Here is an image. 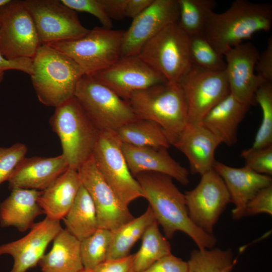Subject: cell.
<instances>
[{
	"label": "cell",
	"mask_w": 272,
	"mask_h": 272,
	"mask_svg": "<svg viewBox=\"0 0 272 272\" xmlns=\"http://www.w3.org/2000/svg\"><path fill=\"white\" fill-rule=\"evenodd\" d=\"M134 178L149 203L156 221L163 228L165 237L172 238L177 231L187 235L198 249L214 248L217 239L196 226L190 219L184 194L176 187L171 177L160 173L145 172Z\"/></svg>",
	"instance_id": "6da1fadb"
},
{
	"label": "cell",
	"mask_w": 272,
	"mask_h": 272,
	"mask_svg": "<svg viewBox=\"0 0 272 272\" xmlns=\"http://www.w3.org/2000/svg\"><path fill=\"white\" fill-rule=\"evenodd\" d=\"M272 26V6L247 0H236L225 12H213L202 35L220 53Z\"/></svg>",
	"instance_id": "7a4b0ae2"
},
{
	"label": "cell",
	"mask_w": 272,
	"mask_h": 272,
	"mask_svg": "<svg viewBox=\"0 0 272 272\" xmlns=\"http://www.w3.org/2000/svg\"><path fill=\"white\" fill-rule=\"evenodd\" d=\"M85 75L81 68L64 54L42 44L32 58L31 80L39 101L56 107L74 97Z\"/></svg>",
	"instance_id": "3957f363"
},
{
	"label": "cell",
	"mask_w": 272,
	"mask_h": 272,
	"mask_svg": "<svg viewBox=\"0 0 272 272\" xmlns=\"http://www.w3.org/2000/svg\"><path fill=\"white\" fill-rule=\"evenodd\" d=\"M127 101L137 118L158 124L171 145L188 123L187 104L179 83L166 82L135 91Z\"/></svg>",
	"instance_id": "277c9868"
},
{
	"label": "cell",
	"mask_w": 272,
	"mask_h": 272,
	"mask_svg": "<svg viewBox=\"0 0 272 272\" xmlns=\"http://www.w3.org/2000/svg\"><path fill=\"white\" fill-rule=\"evenodd\" d=\"M55 108L50 125L69 168L78 171L92 157L100 131L75 96Z\"/></svg>",
	"instance_id": "5b68a950"
},
{
	"label": "cell",
	"mask_w": 272,
	"mask_h": 272,
	"mask_svg": "<svg viewBox=\"0 0 272 272\" xmlns=\"http://www.w3.org/2000/svg\"><path fill=\"white\" fill-rule=\"evenodd\" d=\"M124 32L123 30L96 27L80 38L47 45L71 58L85 75L93 76L121 57Z\"/></svg>",
	"instance_id": "8992f818"
},
{
	"label": "cell",
	"mask_w": 272,
	"mask_h": 272,
	"mask_svg": "<svg viewBox=\"0 0 272 272\" xmlns=\"http://www.w3.org/2000/svg\"><path fill=\"white\" fill-rule=\"evenodd\" d=\"M189 43V36L174 23L147 42L138 56L167 82L179 83L192 66Z\"/></svg>",
	"instance_id": "52a82bcc"
},
{
	"label": "cell",
	"mask_w": 272,
	"mask_h": 272,
	"mask_svg": "<svg viewBox=\"0 0 272 272\" xmlns=\"http://www.w3.org/2000/svg\"><path fill=\"white\" fill-rule=\"evenodd\" d=\"M75 97L99 131H115L137 118L127 101L92 76L81 78Z\"/></svg>",
	"instance_id": "ba28073f"
},
{
	"label": "cell",
	"mask_w": 272,
	"mask_h": 272,
	"mask_svg": "<svg viewBox=\"0 0 272 272\" xmlns=\"http://www.w3.org/2000/svg\"><path fill=\"white\" fill-rule=\"evenodd\" d=\"M115 131H100L92 158L99 173L121 202L128 207L143 197L142 188L128 167Z\"/></svg>",
	"instance_id": "9c48e42d"
},
{
	"label": "cell",
	"mask_w": 272,
	"mask_h": 272,
	"mask_svg": "<svg viewBox=\"0 0 272 272\" xmlns=\"http://www.w3.org/2000/svg\"><path fill=\"white\" fill-rule=\"evenodd\" d=\"M41 45L24 1L10 0L0 7V53L5 58L32 59Z\"/></svg>",
	"instance_id": "30bf717a"
},
{
	"label": "cell",
	"mask_w": 272,
	"mask_h": 272,
	"mask_svg": "<svg viewBox=\"0 0 272 272\" xmlns=\"http://www.w3.org/2000/svg\"><path fill=\"white\" fill-rule=\"evenodd\" d=\"M41 45L80 38L90 31L60 0H25Z\"/></svg>",
	"instance_id": "8fae6325"
},
{
	"label": "cell",
	"mask_w": 272,
	"mask_h": 272,
	"mask_svg": "<svg viewBox=\"0 0 272 272\" xmlns=\"http://www.w3.org/2000/svg\"><path fill=\"white\" fill-rule=\"evenodd\" d=\"M193 189L185 192L189 216L193 223L210 235L227 205L231 202L226 185L213 168L200 175Z\"/></svg>",
	"instance_id": "7c38bea8"
},
{
	"label": "cell",
	"mask_w": 272,
	"mask_h": 272,
	"mask_svg": "<svg viewBox=\"0 0 272 272\" xmlns=\"http://www.w3.org/2000/svg\"><path fill=\"white\" fill-rule=\"evenodd\" d=\"M179 84L187 104L188 123H199L230 94L224 71H207L192 65Z\"/></svg>",
	"instance_id": "4fadbf2b"
},
{
	"label": "cell",
	"mask_w": 272,
	"mask_h": 272,
	"mask_svg": "<svg viewBox=\"0 0 272 272\" xmlns=\"http://www.w3.org/2000/svg\"><path fill=\"white\" fill-rule=\"evenodd\" d=\"M95 206L99 228L113 231L134 218L97 170L92 157L78 170Z\"/></svg>",
	"instance_id": "5bb4252c"
},
{
	"label": "cell",
	"mask_w": 272,
	"mask_h": 272,
	"mask_svg": "<svg viewBox=\"0 0 272 272\" xmlns=\"http://www.w3.org/2000/svg\"><path fill=\"white\" fill-rule=\"evenodd\" d=\"M92 76L126 101L135 91L167 82L138 56H121Z\"/></svg>",
	"instance_id": "9a60e30c"
},
{
	"label": "cell",
	"mask_w": 272,
	"mask_h": 272,
	"mask_svg": "<svg viewBox=\"0 0 272 272\" xmlns=\"http://www.w3.org/2000/svg\"><path fill=\"white\" fill-rule=\"evenodd\" d=\"M259 53L250 42L242 43L227 49L223 54L226 62L224 70L230 93L241 102L251 106L255 103L256 91L266 82L255 74V66Z\"/></svg>",
	"instance_id": "2e32d148"
},
{
	"label": "cell",
	"mask_w": 272,
	"mask_h": 272,
	"mask_svg": "<svg viewBox=\"0 0 272 272\" xmlns=\"http://www.w3.org/2000/svg\"><path fill=\"white\" fill-rule=\"evenodd\" d=\"M178 18L177 0H153L125 30L121 56H138L147 42L167 26L177 23Z\"/></svg>",
	"instance_id": "e0dca14e"
},
{
	"label": "cell",
	"mask_w": 272,
	"mask_h": 272,
	"mask_svg": "<svg viewBox=\"0 0 272 272\" xmlns=\"http://www.w3.org/2000/svg\"><path fill=\"white\" fill-rule=\"evenodd\" d=\"M62 229L60 221L46 217L35 223L23 237L0 245V256L8 254L13 257L10 272H26L39 263L48 245Z\"/></svg>",
	"instance_id": "ac0fdd59"
},
{
	"label": "cell",
	"mask_w": 272,
	"mask_h": 272,
	"mask_svg": "<svg viewBox=\"0 0 272 272\" xmlns=\"http://www.w3.org/2000/svg\"><path fill=\"white\" fill-rule=\"evenodd\" d=\"M121 149L134 177L142 172H153L167 175L183 185L189 183V171L171 156L168 148L122 143Z\"/></svg>",
	"instance_id": "d6986e66"
},
{
	"label": "cell",
	"mask_w": 272,
	"mask_h": 272,
	"mask_svg": "<svg viewBox=\"0 0 272 272\" xmlns=\"http://www.w3.org/2000/svg\"><path fill=\"white\" fill-rule=\"evenodd\" d=\"M213 168L223 180L229 192L234 219L244 217L249 201L261 189L272 185L271 176L256 173L244 166L235 168L216 161Z\"/></svg>",
	"instance_id": "ffe728a7"
},
{
	"label": "cell",
	"mask_w": 272,
	"mask_h": 272,
	"mask_svg": "<svg viewBox=\"0 0 272 272\" xmlns=\"http://www.w3.org/2000/svg\"><path fill=\"white\" fill-rule=\"evenodd\" d=\"M69 168L64 157H26L8 180L12 190L21 188L42 191L51 185Z\"/></svg>",
	"instance_id": "44dd1931"
},
{
	"label": "cell",
	"mask_w": 272,
	"mask_h": 272,
	"mask_svg": "<svg viewBox=\"0 0 272 272\" xmlns=\"http://www.w3.org/2000/svg\"><path fill=\"white\" fill-rule=\"evenodd\" d=\"M219 140L199 123H188L173 145L187 158L192 174L200 175L213 168Z\"/></svg>",
	"instance_id": "7402d4cb"
},
{
	"label": "cell",
	"mask_w": 272,
	"mask_h": 272,
	"mask_svg": "<svg viewBox=\"0 0 272 272\" xmlns=\"http://www.w3.org/2000/svg\"><path fill=\"white\" fill-rule=\"evenodd\" d=\"M250 106L238 100L230 93L214 106L199 122L227 146L237 141L239 124Z\"/></svg>",
	"instance_id": "603a6c76"
},
{
	"label": "cell",
	"mask_w": 272,
	"mask_h": 272,
	"mask_svg": "<svg viewBox=\"0 0 272 272\" xmlns=\"http://www.w3.org/2000/svg\"><path fill=\"white\" fill-rule=\"evenodd\" d=\"M40 191L17 188L0 203V226L14 227L20 232L30 229L44 212L38 203Z\"/></svg>",
	"instance_id": "cb8c5ba5"
},
{
	"label": "cell",
	"mask_w": 272,
	"mask_h": 272,
	"mask_svg": "<svg viewBox=\"0 0 272 272\" xmlns=\"http://www.w3.org/2000/svg\"><path fill=\"white\" fill-rule=\"evenodd\" d=\"M81 185L78 171L69 168L51 185L40 191L38 201L46 217L59 221L63 219Z\"/></svg>",
	"instance_id": "d4e9b609"
},
{
	"label": "cell",
	"mask_w": 272,
	"mask_h": 272,
	"mask_svg": "<svg viewBox=\"0 0 272 272\" xmlns=\"http://www.w3.org/2000/svg\"><path fill=\"white\" fill-rule=\"evenodd\" d=\"M42 272H79L84 269L81 241L65 229L53 240L51 250L40 260Z\"/></svg>",
	"instance_id": "484cf974"
},
{
	"label": "cell",
	"mask_w": 272,
	"mask_h": 272,
	"mask_svg": "<svg viewBox=\"0 0 272 272\" xmlns=\"http://www.w3.org/2000/svg\"><path fill=\"white\" fill-rule=\"evenodd\" d=\"M63 220L65 229L80 241L99 228L95 206L82 184L73 205Z\"/></svg>",
	"instance_id": "4316f807"
},
{
	"label": "cell",
	"mask_w": 272,
	"mask_h": 272,
	"mask_svg": "<svg viewBox=\"0 0 272 272\" xmlns=\"http://www.w3.org/2000/svg\"><path fill=\"white\" fill-rule=\"evenodd\" d=\"M155 221L154 215L149 206L141 216L111 231V243L106 260L120 258L130 254L131 248Z\"/></svg>",
	"instance_id": "83f0119b"
},
{
	"label": "cell",
	"mask_w": 272,
	"mask_h": 272,
	"mask_svg": "<svg viewBox=\"0 0 272 272\" xmlns=\"http://www.w3.org/2000/svg\"><path fill=\"white\" fill-rule=\"evenodd\" d=\"M115 131L122 143L168 149L171 145L162 127L150 120L136 118Z\"/></svg>",
	"instance_id": "f1b7e54d"
},
{
	"label": "cell",
	"mask_w": 272,
	"mask_h": 272,
	"mask_svg": "<svg viewBox=\"0 0 272 272\" xmlns=\"http://www.w3.org/2000/svg\"><path fill=\"white\" fill-rule=\"evenodd\" d=\"M139 251L134 253V272H142L163 256L171 253L167 238L159 229L156 221L145 231Z\"/></svg>",
	"instance_id": "f546056e"
},
{
	"label": "cell",
	"mask_w": 272,
	"mask_h": 272,
	"mask_svg": "<svg viewBox=\"0 0 272 272\" xmlns=\"http://www.w3.org/2000/svg\"><path fill=\"white\" fill-rule=\"evenodd\" d=\"M177 23L189 37L202 34L216 6L215 0H177Z\"/></svg>",
	"instance_id": "4dcf8cb0"
},
{
	"label": "cell",
	"mask_w": 272,
	"mask_h": 272,
	"mask_svg": "<svg viewBox=\"0 0 272 272\" xmlns=\"http://www.w3.org/2000/svg\"><path fill=\"white\" fill-rule=\"evenodd\" d=\"M187 272H231L236 260L230 249L218 248L193 250Z\"/></svg>",
	"instance_id": "1f68e13d"
},
{
	"label": "cell",
	"mask_w": 272,
	"mask_h": 272,
	"mask_svg": "<svg viewBox=\"0 0 272 272\" xmlns=\"http://www.w3.org/2000/svg\"><path fill=\"white\" fill-rule=\"evenodd\" d=\"M255 103L259 105L262 118L260 125L250 148L246 149L251 151L272 145V83L265 82L256 91Z\"/></svg>",
	"instance_id": "d6a6232c"
},
{
	"label": "cell",
	"mask_w": 272,
	"mask_h": 272,
	"mask_svg": "<svg viewBox=\"0 0 272 272\" xmlns=\"http://www.w3.org/2000/svg\"><path fill=\"white\" fill-rule=\"evenodd\" d=\"M189 56L192 65L210 71H223L226 62L223 55L218 52L202 34L189 37Z\"/></svg>",
	"instance_id": "836d02e7"
},
{
	"label": "cell",
	"mask_w": 272,
	"mask_h": 272,
	"mask_svg": "<svg viewBox=\"0 0 272 272\" xmlns=\"http://www.w3.org/2000/svg\"><path fill=\"white\" fill-rule=\"evenodd\" d=\"M111 239V231L98 228L81 241V255L85 269L92 271L106 260Z\"/></svg>",
	"instance_id": "e575fe53"
},
{
	"label": "cell",
	"mask_w": 272,
	"mask_h": 272,
	"mask_svg": "<svg viewBox=\"0 0 272 272\" xmlns=\"http://www.w3.org/2000/svg\"><path fill=\"white\" fill-rule=\"evenodd\" d=\"M26 146L17 143L8 148L0 147V185L8 181L19 163L25 157Z\"/></svg>",
	"instance_id": "d590c367"
},
{
	"label": "cell",
	"mask_w": 272,
	"mask_h": 272,
	"mask_svg": "<svg viewBox=\"0 0 272 272\" xmlns=\"http://www.w3.org/2000/svg\"><path fill=\"white\" fill-rule=\"evenodd\" d=\"M241 156L244 159V166L258 174L272 175V145L251 151L245 149Z\"/></svg>",
	"instance_id": "8d00e7d4"
},
{
	"label": "cell",
	"mask_w": 272,
	"mask_h": 272,
	"mask_svg": "<svg viewBox=\"0 0 272 272\" xmlns=\"http://www.w3.org/2000/svg\"><path fill=\"white\" fill-rule=\"evenodd\" d=\"M75 12H85L92 15L99 21L103 27L111 29L112 20L107 16L98 0H60Z\"/></svg>",
	"instance_id": "74e56055"
},
{
	"label": "cell",
	"mask_w": 272,
	"mask_h": 272,
	"mask_svg": "<svg viewBox=\"0 0 272 272\" xmlns=\"http://www.w3.org/2000/svg\"><path fill=\"white\" fill-rule=\"evenodd\" d=\"M263 213L272 215V185L260 190L249 201L244 217Z\"/></svg>",
	"instance_id": "f35d334b"
},
{
	"label": "cell",
	"mask_w": 272,
	"mask_h": 272,
	"mask_svg": "<svg viewBox=\"0 0 272 272\" xmlns=\"http://www.w3.org/2000/svg\"><path fill=\"white\" fill-rule=\"evenodd\" d=\"M187 271V262L171 253L161 258L142 272Z\"/></svg>",
	"instance_id": "ab89813d"
},
{
	"label": "cell",
	"mask_w": 272,
	"mask_h": 272,
	"mask_svg": "<svg viewBox=\"0 0 272 272\" xmlns=\"http://www.w3.org/2000/svg\"><path fill=\"white\" fill-rule=\"evenodd\" d=\"M134 254L117 259L106 260L96 266L91 272H134Z\"/></svg>",
	"instance_id": "60d3db41"
},
{
	"label": "cell",
	"mask_w": 272,
	"mask_h": 272,
	"mask_svg": "<svg viewBox=\"0 0 272 272\" xmlns=\"http://www.w3.org/2000/svg\"><path fill=\"white\" fill-rule=\"evenodd\" d=\"M255 70L257 75L267 82H272V37L267 41L265 49L259 53Z\"/></svg>",
	"instance_id": "b9f144b4"
},
{
	"label": "cell",
	"mask_w": 272,
	"mask_h": 272,
	"mask_svg": "<svg viewBox=\"0 0 272 272\" xmlns=\"http://www.w3.org/2000/svg\"><path fill=\"white\" fill-rule=\"evenodd\" d=\"M9 70H17L31 76L32 74V59L20 58L8 60L0 53V74Z\"/></svg>",
	"instance_id": "7bdbcfd3"
},
{
	"label": "cell",
	"mask_w": 272,
	"mask_h": 272,
	"mask_svg": "<svg viewBox=\"0 0 272 272\" xmlns=\"http://www.w3.org/2000/svg\"><path fill=\"white\" fill-rule=\"evenodd\" d=\"M109 18L120 20L125 17L127 0H98Z\"/></svg>",
	"instance_id": "ee69618b"
},
{
	"label": "cell",
	"mask_w": 272,
	"mask_h": 272,
	"mask_svg": "<svg viewBox=\"0 0 272 272\" xmlns=\"http://www.w3.org/2000/svg\"><path fill=\"white\" fill-rule=\"evenodd\" d=\"M153 1V0H127L125 17L134 19L146 10Z\"/></svg>",
	"instance_id": "f6af8a7d"
},
{
	"label": "cell",
	"mask_w": 272,
	"mask_h": 272,
	"mask_svg": "<svg viewBox=\"0 0 272 272\" xmlns=\"http://www.w3.org/2000/svg\"><path fill=\"white\" fill-rule=\"evenodd\" d=\"M10 0H0V7L7 4Z\"/></svg>",
	"instance_id": "bcb514c9"
},
{
	"label": "cell",
	"mask_w": 272,
	"mask_h": 272,
	"mask_svg": "<svg viewBox=\"0 0 272 272\" xmlns=\"http://www.w3.org/2000/svg\"><path fill=\"white\" fill-rule=\"evenodd\" d=\"M5 73L0 74V84L2 83V81L4 80Z\"/></svg>",
	"instance_id": "7dc6e473"
},
{
	"label": "cell",
	"mask_w": 272,
	"mask_h": 272,
	"mask_svg": "<svg viewBox=\"0 0 272 272\" xmlns=\"http://www.w3.org/2000/svg\"><path fill=\"white\" fill-rule=\"evenodd\" d=\"M79 272H91V271L90 270H87L85 268L83 269L82 270H81Z\"/></svg>",
	"instance_id": "c3c4849f"
}]
</instances>
